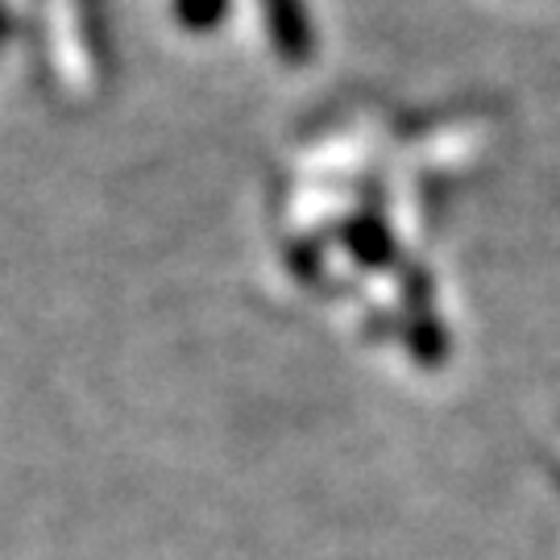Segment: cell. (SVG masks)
<instances>
[{
    "instance_id": "obj_1",
    "label": "cell",
    "mask_w": 560,
    "mask_h": 560,
    "mask_svg": "<svg viewBox=\"0 0 560 560\" xmlns=\"http://www.w3.org/2000/svg\"><path fill=\"white\" fill-rule=\"evenodd\" d=\"M261 18H266V34L270 46L282 62H307L316 55V30L307 18L303 0H261Z\"/></svg>"
},
{
    "instance_id": "obj_2",
    "label": "cell",
    "mask_w": 560,
    "mask_h": 560,
    "mask_svg": "<svg viewBox=\"0 0 560 560\" xmlns=\"http://www.w3.org/2000/svg\"><path fill=\"white\" fill-rule=\"evenodd\" d=\"M229 4L233 0H171V13H175V21H179L183 30L208 34V30H217L229 18Z\"/></svg>"
}]
</instances>
